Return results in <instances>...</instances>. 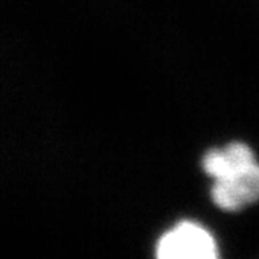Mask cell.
<instances>
[{
	"label": "cell",
	"mask_w": 259,
	"mask_h": 259,
	"mask_svg": "<svg viewBox=\"0 0 259 259\" xmlns=\"http://www.w3.org/2000/svg\"><path fill=\"white\" fill-rule=\"evenodd\" d=\"M156 255L160 259H213L218 250L209 232L185 221L160 236Z\"/></svg>",
	"instance_id": "6da1fadb"
},
{
	"label": "cell",
	"mask_w": 259,
	"mask_h": 259,
	"mask_svg": "<svg viewBox=\"0 0 259 259\" xmlns=\"http://www.w3.org/2000/svg\"><path fill=\"white\" fill-rule=\"evenodd\" d=\"M213 203L222 210L235 212L259 200V164L249 166L214 180L210 189Z\"/></svg>",
	"instance_id": "7a4b0ae2"
},
{
	"label": "cell",
	"mask_w": 259,
	"mask_h": 259,
	"mask_svg": "<svg viewBox=\"0 0 259 259\" xmlns=\"http://www.w3.org/2000/svg\"><path fill=\"white\" fill-rule=\"evenodd\" d=\"M255 163V156L246 144L231 143L225 148L209 150L202 158L204 173L213 180L222 179Z\"/></svg>",
	"instance_id": "3957f363"
}]
</instances>
